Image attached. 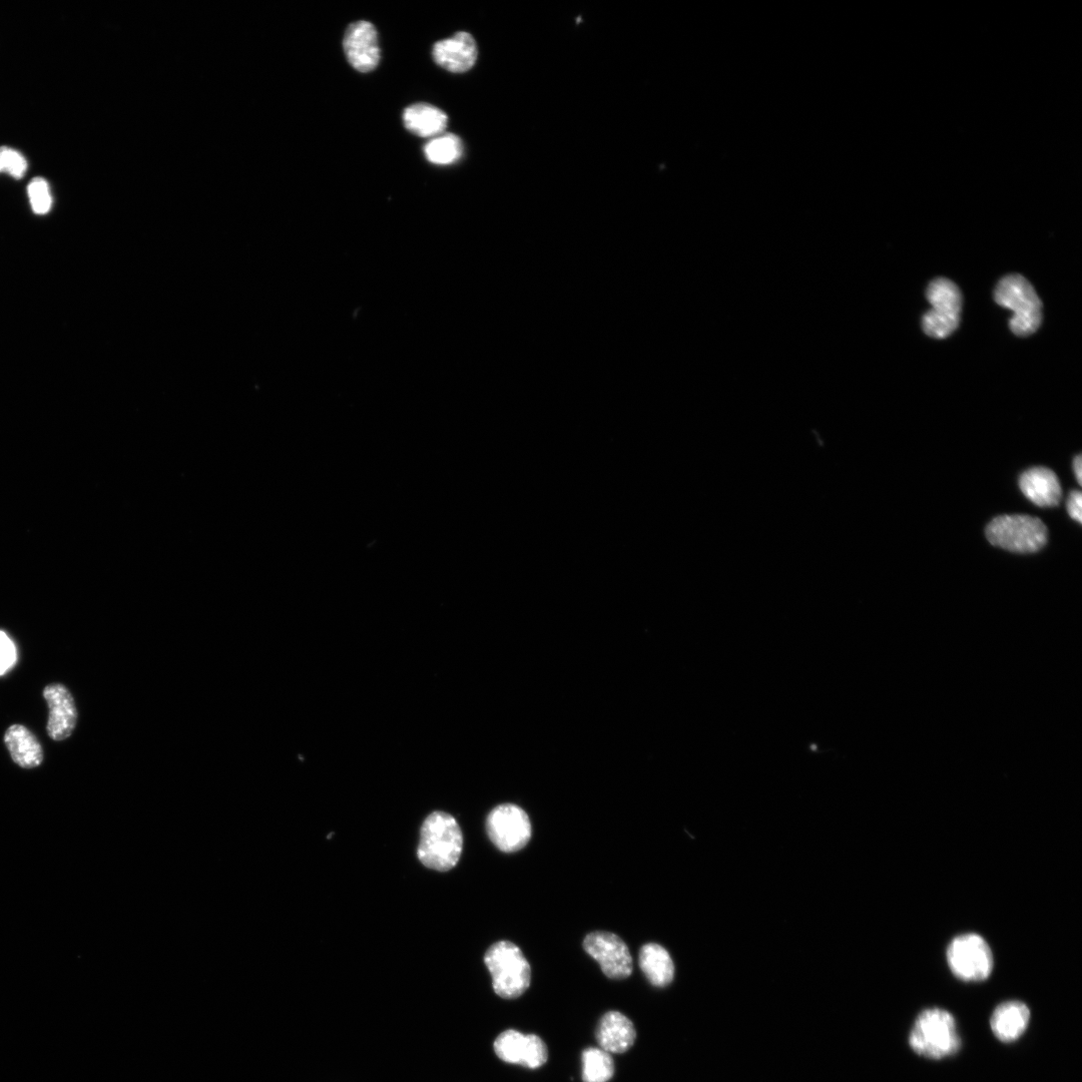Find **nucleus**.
Returning a JSON list of instances; mask_svg holds the SVG:
<instances>
[{
	"instance_id": "f257e3e1",
	"label": "nucleus",
	"mask_w": 1082,
	"mask_h": 1082,
	"mask_svg": "<svg viewBox=\"0 0 1082 1082\" xmlns=\"http://www.w3.org/2000/svg\"><path fill=\"white\" fill-rule=\"evenodd\" d=\"M462 850V831L453 816L436 811L425 819L417 850L418 859L425 867L447 872L457 865Z\"/></svg>"
},
{
	"instance_id": "f03ea898",
	"label": "nucleus",
	"mask_w": 1082,
	"mask_h": 1082,
	"mask_svg": "<svg viewBox=\"0 0 1082 1082\" xmlns=\"http://www.w3.org/2000/svg\"><path fill=\"white\" fill-rule=\"evenodd\" d=\"M911 1049L929 1059H942L955 1054L961 1045L954 1016L938 1007L922 1011L909 1034Z\"/></svg>"
},
{
	"instance_id": "7ed1b4c3",
	"label": "nucleus",
	"mask_w": 1082,
	"mask_h": 1082,
	"mask_svg": "<svg viewBox=\"0 0 1082 1082\" xmlns=\"http://www.w3.org/2000/svg\"><path fill=\"white\" fill-rule=\"evenodd\" d=\"M996 303L1013 312L1009 321L1011 331L1020 337L1035 333L1042 321V302L1032 285L1021 275L1002 278L994 292Z\"/></svg>"
},
{
	"instance_id": "20e7f679",
	"label": "nucleus",
	"mask_w": 1082,
	"mask_h": 1082,
	"mask_svg": "<svg viewBox=\"0 0 1082 1082\" xmlns=\"http://www.w3.org/2000/svg\"><path fill=\"white\" fill-rule=\"evenodd\" d=\"M484 963L492 976V986L498 996L515 999L529 988L531 968L520 948L514 943H494L486 951Z\"/></svg>"
},
{
	"instance_id": "39448f33",
	"label": "nucleus",
	"mask_w": 1082,
	"mask_h": 1082,
	"mask_svg": "<svg viewBox=\"0 0 1082 1082\" xmlns=\"http://www.w3.org/2000/svg\"><path fill=\"white\" fill-rule=\"evenodd\" d=\"M1047 527L1037 517L1021 514L1001 515L986 527L989 543L1016 554H1033L1047 543Z\"/></svg>"
},
{
	"instance_id": "423d86ee",
	"label": "nucleus",
	"mask_w": 1082,
	"mask_h": 1082,
	"mask_svg": "<svg viewBox=\"0 0 1082 1082\" xmlns=\"http://www.w3.org/2000/svg\"><path fill=\"white\" fill-rule=\"evenodd\" d=\"M931 309L922 318L926 335L936 339L950 336L959 326L962 295L952 281L946 278L933 280L926 291Z\"/></svg>"
},
{
	"instance_id": "0eeeda50",
	"label": "nucleus",
	"mask_w": 1082,
	"mask_h": 1082,
	"mask_svg": "<svg viewBox=\"0 0 1082 1082\" xmlns=\"http://www.w3.org/2000/svg\"><path fill=\"white\" fill-rule=\"evenodd\" d=\"M951 972L965 982L986 980L994 968V957L987 941L976 933L955 937L946 952Z\"/></svg>"
},
{
	"instance_id": "6e6552de",
	"label": "nucleus",
	"mask_w": 1082,
	"mask_h": 1082,
	"mask_svg": "<svg viewBox=\"0 0 1082 1082\" xmlns=\"http://www.w3.org/2000/svg\"><path fill=\"white\" fill-rule=\"evenodd\" d=\"M486 831L491 842L505 853L523 849L532 833L528 815L513 804L494 808L487 817Z\"/></svg>"
},
{
	"instance_id": "1a4fd4ad",
	"label": "nucleus",
	"mask_w": 1082,
	"mask_h": 1082,
	"mask_svg": "<svg viewBox=\"0 0 1082 1082\" xmlns=\"http://www.w3.org/2000/svg\"><path fill=\"white\" fill-rule=\"evenodd\" d=\"M584 948L609 978L625 979L631 976L633 958L629 947L618 935L605 931L590 933L584 941Z\"/></svg>"
},
{
	"instance_id": "9d476101",
	"label": "nucleus",
	"mask_w": 1082,
	"mask_h": 1082,
	"mask_svg": "<svg viewBox=\"0 0 1082 1082\" xmlns=\"http://www.w3.org/2000/svg\"><path fill=\"white\" fill-rule=\"evenodd\" d=\"M494 1050L501 1060L530 1069L543 1066L549 1058L548 1047L543 1039L513 1029L502 1032L496 1038Z\"/></svg>"
},
{
	"instance_id": "9b49d317",
	"label": "nucleus",
	"mask_w": 1082,
	"mask_h": 1082,
	"mask_svg": "<svg viewBox=\"0 0 1082 1082\" xmlns=\"http://www.w3.org/2000/svg\"><path fill=\"white\" fill-rule=\"evenodd\" d=\"M343 48L349 64L360 73L372 72L379 64L378 34L368 22L361 21L348 27Z\"/></svg>"
},
{
	"instance_id": "f8f14e48",
	"label": "nucleus",
	"mask_w": 1082,
	"mask_h": 1082,
	"mask_svg": "<svg viewBox=\"0 0 1082 1082\" xmlns=\"http://www.w3.org/2000/svg\"><path fill=\"white\" fill-rule=\"evenodd\" d=\"M50 716L48 735L54 741L61 742L70 738L78 724L79 713L70 690L62 684H51L44 690Z\"/></svg>"
},
{
	"instance_id": "ddd939ff",
	"label": "nucleus",
	"mask_w": 1082,
	"mask_h": 1082,
	"mask_svg": "<svg viewBox=\"0 0 1082 1082\" xmlns=\"http://www.w3.org/2000/svg\"><path fill=\"white\" fill-rule=\"evenodd\" d=\"M433 60L444 70L460 74L469 71L476 63V43L468 33H457L453 38L440 41L433 47Z\"/></svg>"
},
{
	"instance_id": "4468645a",
	"label": "nucleus",
	"mask_w": 1082,
	"mask_h": 1082,
	"mask_svg": "<svg viewBox=\"0 0 1082 1082\" xmlns=\"http://www.w3.org/2000/svg\"><path fill=\"white\" fill-rule=\"evenodd\" d=\"M1019 486L1024 496L1040 507H1053L1062 497L1056 474L1046 467H1033L1021 474Z\"/></svg>"
},
{
	"instance_id": "2eb2a0df",
	"label": "nucleus",
	"mask_w": 1082,
	"mask_h": 1082,
	"mask_svg": "<svg viewBox=\"0 0 1082 1082\" xmlns=\"http://www.w3.org/2000/svg\"><path fill=\"white\" fill-rule=\"evenodd\" d=\"M1030 1021V1009L1018 1000L999 1004L990 1018V1027L994 1036L1001 1042L1009 1043L1019 1039L1026 1031Z\"/></svg>"
},
{
	"instance_id": "dca6fc26",
	"label": "nucleus",
	"mask_w": 1082,
	"mask_h": 1082,
	"mask_svg": "<svg viewBox=\"0 0 1082 1082\" xmlns=\"http://www.w3.org/2000/svg\"><path fill=\"white\" fill-rule=\"evenodd\" d=\"M637 1031L633 1022L619 1011H610L601 1019L597 1039L609 1053H624L635 1043Z\"/></svg>"
},
{
	"instance_id": "f3484780",
	"label": "nucleus",
	"mask_w": 1082,
	"mask_h": 1082,
	"mask_svg": "<svg viewBox=\"0 0 1082 1082\" xmlns=\"http://www.w3.org/2000/svg\"><path fill=\"white\" fill-rule=\"evenodd\" d=\"M5 743L14 762L24 769H34L44 762V749L27 727L14 725L5 735Z\"/></svg>"
},
{
	"instance_id": "a211bd4d",
	"label": "nucleus",
	"mask_w": 1082,
	"mask_h": 1082,
	"mask_svg": "<svg viewBox=\"0 0 1082 1082\" xmlns=\"http://www.w3.org/2000/svg\"><path fill=\"white\" fill-rule=\"evenodd\" d=\"M405 128L421 138H436L445 132L448 117L440 109L428 104H415L403 113Z\"/></svg>"
},
{
	"instance_id": "6ab92c4d",
	"label": "nucleus",
	"mask_w": 1082,
	"mask_h": 1082,
	"mask_svg": "<svg viewBox=\"0 0 1082 1082\" xmlns=\"http://www.w3.org/2000/svg\"><path fill=\"white\" fill-rule=\"evenodd\" d=\"M640 967L649 981L657 987L669 985L675 976V965L670 953L661 945L649 943L642 947Z\"/></svg>"
},
{
	"instance_id": "aec40b11",
	"label": "nucleus",
	"mask_w": 1082,
	"mask_h": 1082,
	"mask_svg": "<svg viewBox=\"0 0 1082 1082\" xmlns=\"http://www.w3.org/2000/svg\"><path fill=\"white\" fill-rule=\"evenodd\" d=\"M615 1074L611 1053L602 1048H588L583 1053L584 1082H608Z\"/></svg>"
},
{
	"instance_id": "412c9836",
	"label": "nucleus",
	"mask_w": 1082,
	"mask_h": 1082,
	"mask_svg": "<svg viewBox=\"0 0 1082 1082\" xmlns=\"http://www.w3.org/2000/svg\"><path fill=\"white\" fill-rule=\"evenodd\" d=\"M424 154L434 165H451L462 157L463 144L453 134L440 135L425 145Z\"/></svg>"
},
{
	"instance_id": "4be33fe9",
	"label": "nucleus",
	"mask_w": 1082,
	"mask_h": 1082,
	"mask_svg": "<svg viewBox=\"0 0 1082 1082\" xmlns=\"http://www.w3.org/2000/svg\"><path fill=\"white\" fill-rule=\"evenodd\" d=\"M31 205L37 215L48 214L53 205L50 185L44 178H35L28 187Z\"/></svg>"
},
{
	"instance_id": "5701e85b",
	"label": "nucleus",
	"mask_w": 1082,
	"mask_h": 1082,
	"mask_svg": "<svg viewBox=\"0 0 1082 1082\" xmlns=\"http://www.w3.org/2000/svg\"><path fill=\"white\" fill-rule=\"evenodd\" d=\"M27 170L28 162L20 152L9 147H0V173H8L21 180Z\"/></svg>"
},
{
	"instance_id": "b1692460",
	"label": "nucleus",
	"mask_w": 1082,
	"mask_h": 1082,
	"mask_svg": "<svg viewBox=\"0 0 1082 1082\" xmlns=\"http://www.w3.org/2000/svg\"><path fill=\"white\" fill-rule=\"evenodd\" d=\"M17 661L16 645L5 632L0 631V676L10 672L17 664Z\"/></svg>"
},
{
	"instance_id": "393cba45",
	"label": "nucleus",
	"mask_w": 1082,
	"mask_h": 1082,
	"mask_svg": "<svg viewBox=\"0 0 1082 1082\" xmlns=\"http://www.w3.org/2000/svg\"><path fill=\"white\" fill-rule=\"evenodd\" d=\"M1067 511L1072 519L1078 523L1082 522V494L1079 490L1070 492L1067 501Z\"/></svg>"
},
{
	"instance_id": "a878e982",
	"label": "nucleus",
	"mask_w": 1082,
	"mask_h": 1082,
	"mask_svg": "<svg viewBox=\"0 0 1082 1082\" xmlns=\"http://www.w3.org/2000/svg\"><path fill=\"white\" fill-rule=\"evenodd\" d=\"M1073 470L1079 485L1082 484V457L1078 455L1073 460Z\"/></svg>"
}]
</instances>
